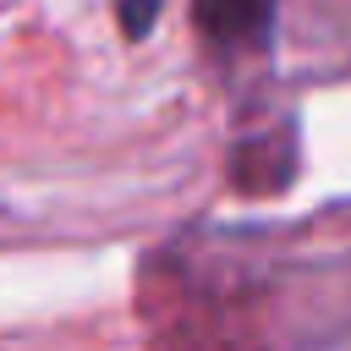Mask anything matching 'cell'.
<instances>
[{"mask_svg":"<svg viewBox=\"0 0 351 351\" xmlns=\"http://www.w3.org/2000/svg\"><path fill=\"white\" fill-rule=\"evenodd\" d=\"M192 16L219 49H258L274 22V0H192Z\"/></svg>","mask_w":351,"mask_h":351,"instance_id":"cell-1","label":"cell"},{"mask_svg":"<svg viewBox=\"0 0 351 351\" xmlns=\"http://www.w3.org/2000/svg\"><path fill=\"white\" fill-rule=\"evenodd\" d=\"M115 11H121L126 38H143L154 27V16H159V0H115Z\"/></svg>","mask_w":351,"mask_h":351,"instance_id":"cell-2","label":"cell"}]
</instances>
